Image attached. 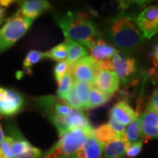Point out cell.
<instances>
[{
    "instance_id": "d6986e66",
    "label": "cell",
    "mask_w": 158,
    "mask_h": 158,
    "mask_svg": "<svg viewBox=\"0 0 158 158\" xmlns=\"http://www.w3.org/2000/svg\"><path fill=\"white\" fill-rule=\"evenodd\" d=\"M73 84L76 89L77 97L81 104L84 109H90L89 97L90 88L92 84L87 82L73 80Z\"/></svg>"
},
{
    "instance_id": "52a82bcc",
    "label": "cell",
    "mask_w": 158,
    "mask_h": 158,
    "mask_svg": "<svg viewBox=\"0 0 158 158\" xmlns=\"http://www.w3.org/2000/svg\"><path fill=\"white\" fill-rule=\"evenodd\" d=\"M136 23L144 39H151L158 34V5L147 7L136 18Z\"/></svg>"
},
{
    "instance_id": "3957f363",
    "label": "cell",
    "mask_w": 158,
    "mask_h": 158,
    "mask_svg": "<svg viewBox=\"0 0 158 158\" xmlns=\"http://www.w3.org/2000/svg\"><path fill=\"white\" fill-rule=\"evenodd\" d=\"M91 134L94 133H89L82 129L69 130L60 136L59 141L43 158H75Z\"/></svg>"
},
{
    "instance_id": "ba28073f",
    "label": "cell",
    "mask_w": 158,
    "mask_h": 158,
    "mask_svg": "<svg viewBox=\"0 0 158 158\" xmlns=\"http://www.w3.org/2000/svg\"><path fill=\"white\" fill-rule=\"evenodd\" d=\"M94 86L111 96L119 89L120 79L113 70H100Z\"/></svg>"
},
{
    "instance_id": "7a4b0ae2",
    "label": "cell",
    "mask_w": 158,
    "mask_h": 158,
    "mask_svg": "<svg viewBox=\"0 0 158 158\" xmlns=\"http://www.w3.org/2000/svg\"><path fill=\"white\" fill-rule=\"evenodd\" d=\"M54 19L62 30L65 39L72 40L89 48L97 40L98 28L88 15L68 12L64 14H56Z\"/></svg>"
},
{
    "instance_id": "4dcf8cb0",
    "label": "cell",
    "mask_w": 158,
    "mask_h": 158,
    "mask_svg": "<svg viewBox=\"0 0 158 158\" xmlns=\"http://www.w3.org/2000/svg\"><path fill=\"white\" fill-rule=\"evenodd\" d=\"M108 124H109L110 127L119 135H122L125 133L126 126H124V124H122L120 123V122H118L117 120H116L111 115H110L109 117Z\"/></svg>"
},
{
    "instance_id": "44dd1931",
    "label": "cell",
    "mask_w": 158,
    "mask_h": 158,
    "mask_svg": "<svg viewBox=\"0 0 158 158\" xmlns=\"http://www.w3.org/2000/svg\"><path fill=\"white\" fill-rule=\"evenodd\" d=\"M14 136H11L13 138L11 147L13 155L19 156L28 152L29 150L31 149L32 146L21 135H18L15 133H14Z\"/></svg>"
},
{
    "instance_id": "ffe728a7",
    "label": "cell",
    "mask_w": 158,
    "mask_h": 158,
    "mask_svg": "<svg viewBox=\"0 0 158 158\" xmlns=\"http://www.w3.org/2000/svg\"><path fill=\"white\" fill-rule=\"evenodd\" d=\"M110 94L105 93L92 85L90 88L89 97L90 109L103 106L110 100Z\"/></svg>"
},
{
    "instance_id": "f1b7e54d",
    "label": "cell",
    "mask_w": 158,
    "mask_h": 158,
    "mask_svg": "<svg viewBox=\"0 0 158 158\" xmlns=\"http://www.w3.org/2000/svg\"><path fill=\"white\" fill-rule=\"evenodd\" d=\"M144 141L145 140L143 138V139L139 140V141H136L135 143L130 144L129 149H127V152H126V155L130 157H134L138 156L141 153Z\"/></svg>"
},
{
    "instance_id": "277c9868",
    "label": "cell",
    "mask_w": 158,
    "mask_h": 158,
    "mask_svg": "<svg viewBox=\"0 0 158 158\" xmlns=\"http://www.w3.org/2000/svg\"><path fill=\"white\" fill-rule=\"evenodd\" d=\"M33 20L13 15L0 29V54L13 46L26 34Z\"/></svg>"
},
{
    "instance_id": "8d00e7d4",
    "label": "cell",
    "mask_w": 158,
    "mask_h": 158,
    "mask_svg": "<svg viewBox=\"0 0 158 158\" xmlns=\"http://www.w3.org/2000/svg\"><path fill=\"white\" fill-rule=\"evenodd\" d=\"M5 135H4V132L2 128L1 124H0V144L2 143V141L5 139Z\"/></svg>"
},
{
    "instance_id": "7c38bea8",
    "label": "cell",
    "mask_w": 158,
    "mask_h": 158,
    "mask_svg": "<svg viewBox=\"0 0 158 158\" xmlns=\"http://www.w3.org/2000/svg\"><path fill=\"white\" fill-rule=\"evenodd\" d=\"M23 105V96L15 91L7 90V95L0 102V114L12 116L19 113Z\"/></svg>"
},
{
    "instance_id": "1f68e13d",
    "label": "cell",
    "mask_w": 158,
    "mask_h": 158,
    "mask_svg": "<svg viewBox=\"0 0 158 158\" xmlns=\"http://www.w3.org/2000/svg\"><path fill=\"white\" fill-rule=\"evenodd\" d=\"M42 156L41 151L36 147H32L28 152L19 156H14L13 158H40Z\"/></svg>"
},
{
    "instance_id": "ab89813d",
    "label": "cell",
    "mask_w": 158,
    "mask_h": 158,
    "mask_svg": "<svg viewBox=\"0 0 158 158\" xmlns=\"http://www.w3.org/2000/svg\"><path fill=\"white\" fill-rule=\"evenodd\" d=\"M3 157V153H2V151L1 149V147H0V158H2Z\"/></svg>"
},
{
    "instance_id": "ac0fdd59",
    "label": "cell",
    "mask_w": 158,
    "mask_h": 158,
    "mask_svg": "<svg viewBox=\"0 0 158 158\" xmlns=\"http://www.w3.org/2000/svg\"><path fill=\"white\" fill-rule=\"evenodd\" d=\"M94 135L100 143L106 145L108 142L118 139L120 138L118 134L110 127L108 124H104L99 126L98 128L94 130Z\"/></svg>"
},
{
    "instance_id": "5bb4252c",
    "label": "cell",
    "mask_w": 158,
    "mask_h": 158,
    "mask_svg": "<svg viewBox=\"0 0 158 158\" xmlns=\"http://www.w3.org/2000/svg\"><path fill=\"white\" fill-rule=\"evenodd\" d=\"M130 143L126 137L125 133L118 139L108 142L104 147V155L106 158H122L126 155Z\"/></svg>"
},
{
    "instance_id": "e575fe53",
    "label": "cell",
    "mask_w": 158,
    "mask_h": 158,
    "mask_svg": "<svg viewBox=\"0 0 158 158\" xmlns=\"http://www.w3.org/2000/svg\"><path fill=\"white\" fill-rule=\"evenodd\" d=\"M13 2H14V1L12 0H0V6H2L4 7H8Z\"/></svg>"
},
{
    "instance_id": "d6a6232c",
    "label": "cell",
    "mask_w": 158,
    "mask_h": 158,
    "mask_svg": "<svg viewBox=\"0 0 158 158\" xmlns=\"http://www.w3.org/2000/svg\"><path fill=\"white\" fill-rule=\"evenodd\" d=\"M148 107L158 112V86L154 91Z\"/></svg>"
},
{
    "instance_id": "2e32d148",
    "label": "cell",
    "mask_w": 158,
    "mask_h": 158,
    "mask_svg": "<svg viewBox=\"0 0 158 158\" xmlns=\"http://www.w3.org/2000/svg\"><path fill=\"white\" fill-rule=\"evenodd\" d=\"M66 43L68 46V56L67 62L69 66L78 62L81 59L89 56V52L84 46L70 39H66Z\"/></svg>"
},
{
    "instance_id": "d4e9b609",
    "label": "cell",
    "mask_w": 158,
    "mask_h": 158,
    "mask_svg": "<svg viewBox=\"0 0 158 158\" xmlns=\"http://www.w3.org/2000/svg\"><path fill=\"white\" fill-rule=\"evenodd\" d=\"M45 57H46L45 52L31 50L26 56L24 60H23V65L25 68H30L32 65L37 64V62H39L40 61Z\"/></svg>"
},
{
    "instance_id": "6da1fadb",
    "label": "cell",
    "mask_w": 158,
    "mask_h": 158,
    "mask_svg": "<svg viewBox=\"0 0 158 158\" xmlns=\"http://www.w3.org/2000/svg\"><path fill=\"white\" fill-rule=\"evenodd\" d=\"M108 34L112 43L124 53L138 48L145 40L136 23V19L124 12L110 19Z\"/></svg>"
},
{
    "instance_id": "e0dca14e",
    "label": "cell",
    "mask_w": 158,
    "mask_h": 158,
    "mask_svg": "<svg viewBox=\"0 0 158 158\" xmlns=\"http://www.w3.org/2000/svg\"><path fill=\"white\" fill-rule=\"evenodd\" d=\"M104 147L105 145L97 139L94 134H91L88 136L83 149L87 158H101Z\"/></svg>"
},
{
    "instance_id": "484cf974",
    "label": "cell",
    "mask_w": 158,
    "mask_h": 158,
    "mask_svg": "<svg viewBox=\"0 0 158 158\" xmlns=\"http://www.w3.org/2000/svg\"><path fill=\"white\" fill-rule=\"evenodd\" d=\"M48 117L51 120V122L54 124L55 127H56L59 132V136L63 135L66 132L69 131L68 127H67L66 123H65V116L56 113H54L48 116Z\"/></svg>"
},
{
    "instance_id": "4fadbf2b",
    "label": "cell",
    "mask_w": 158,
    "mask_h": 158,
    "mask_svg": "<svg viewBox=\"0 0 158 158\" xmlns=\"http://www.w3.org/2000/svg\"><path fill=\"white\" fill-rule=\"evenodd\" d=\"M110 115L118 122L127 126L137 118V114L127 102L122 100L114 105Z\"/></svg>"
},
{
    "instance_id": "836d02e7",
    "label": "cell",
    "mask_w": 158,
    "mask_h": 158,
    "mask_svg": "<svg viewBox=\"0 0 158 158\" xmlns=\"http://www.w3.org/2000/svg\"><path fill=\"white\" fill-rule=\"evenodd\" d=\"M7 90L0 87V102L5 100V99L7 98Z\"/></svg>"
},
{
    "instance_id": "7402d4cb",
    "label": "cell",
    "mask_w": 158,
    "mask_h": 158,
    "mask_svg": "<svg viewBox=\"0 0 158 158\" xmlns=\"http://www.w3.org/2000/svg\"><path fill=\"white\" fill-rule=\"evenodd\" d=\"M125 135L130 143L139 141L140 137L142 136L141 115L138 116L137 118L129 124L125 131Z\"/></svg>"
},
{
    "instance_id": "4316f807",
    "label": "cell",
    "mask_w": 158,
    "mask_h": 158,
    "mask_svg": "<svg viewBox=\"0 0 158 158\" xmlns=\"http://www.w3.org/2000/svg\"><path fill=\"white\" fill-rule=\"evenodd\" d=\"M64 100H66L68 102V104L72 106V108H77V109L79 110L84 109L80 101H79L78 97H77L76 89H75V86L73 84L72 86H71L70 90H69L68 93L64 97Z\"/></svg>"
},
{
    "instance_id": "f546056e",
    "label": "cell",
    "mask_w": 158,
    "mask_h": 158,
    "mask_svg": "<svg viewBox=\"0 0 158 158\" xmlns=\"http://www.w3.org/2000/svg\"><path fill=\"white\" fill-rule=\"evenodd\" d=\"M12 142H13V138L9 136V137H5L2 143H1V149L2 151L3 155L8 158H13L14 157L12 152Z\"/></svg>"
},
{
    "instance_id": "8fae6325",
    "label": "cell",
    "mask_w": 158,
    "mask_h": 158,
    "mask_svg": "<svg viewBox=\"0 0 158 158\" xmlns=\"http://www.w3.org/2000/svg\"><path fill=\"white\" fill-rule=\"evenodd\" d=\"M65 123L68 130L82 129L89 133H94V128L91 125L87 116L82 110L72 108L68 115L65 116Z\"/></svg>"
},
{
    "instance_id": "9a60e30c",
    "label": "cell",
    "mask_w": 158,
    "mask_h": 158,
    "mask_svg": "<svg viewBox=\"0 0 158 158\" xmlns=\"http://www.w3.org/2000/svg\"><path fill=\"white\" fill-rule=\"evenodd\" d=\"M89 49L92 57L96 61L110 59L118 52L117 49L114 48L113 45L108 44L102 39L97 40Z\"/></svg>"
},
{
    "instance_id": "83f0119b",
    "label": "cell",
    "mask_w": 158,
    "mask_h": 158,
    "mask_svg": "<svg viewBox=\"0 0 158 158\" xmlns=\"http://www.w3.org/2000/svg\"><path fill=\"white\" fill-rule=\"evenodd\" d=\"M69 70V64L67 62V61H62L59 62L56 64L54 68V76L56 78V81L58 84L61 82L63 77L67 73Z\"/></svg>"
},
{
    "instance_id": "9c48e42d",
    "label": "cell",
    "mask_w": 158,
    "mask_h": 158,
    "mask_svg": "<svg viewBox=\"0 0 158 158\" xmlns=\"http://www.w3.org/2000/svg\"><path fill=\"white\" fill-rule=\"evenodd\" d=\"M142 136L147 141L158 138V112L147 107L141 115Z\"/></svg>"
},
{
    "instance_id": "f35d334b",
    "label": "cell",
    "mask_w": 158,
    "mask_h": 158,
    "mask_svg": "<svg viewBox=\"0 0 158 158\" xmlns=\"http://www.w3.org/2000/svg\"><path fill=\"white\" fill-rule=\"evenodd\" d=\"M5 14V8L0 7V17H3Z\"/></svg>"
},
{
    "instance_id": "d590c367",
    "label": "cell",
    "mask_w": 158,
    "mask_h": 158,
    "mask_svg": "<svg viewBox=\"0 0 158 158\" xmlns=\"http://www.w3.org/2000/svg\"><path fill=\"white\" fill-rule=\"evenodd\" d=\"M153 52L155 58H158V43L155 44L153 47Z\"/></svg>"
},
{
    "instance_id": "30bf717a",
    "label": "cell",
    "mask_w": 158,
    "mask_h": 158,
    "mask_svg": "<svg viewBox=\"0 0 158 158\" xmlns=\"http://www.w3.org/2000/svg\"><path fill=\"white\" fill-rule=\"evenodd\" d=\"M51 8L50 3L43 0L25 1L21 4V7L15 15L34 20L45 11Z\"/></svg>"
},
{
    "instance_id": "60d3db41",
    "label": "cell",
    "mask_w": 158,
    "mask_h": 158,
    "mask_svg": "<svg viewBox=\"0 0 158 158\" xmlns=\"http://www.w3.org/2000/svg\"><path fill=\"white\" fill-rule=\"evenodd\" d=\"M3 21H4V19H3V17H0V25L2 24V23L3 22Z\"/></svg>"
},
{
    "instance_id": "8992f818",
    "label": "cell",
    "mask_w": 158,
    "mask_h": 158,
    "mask_svg": "<svg viewBox=\"0 0 158 158\" xmlns=\"http://www.w3.org/2000/svg\"><path fill=\"white\" fill-rule=\"evenodd\" d=\"M113 71L122 83L129 82L137 73L138 67L135 59L127 53L117 52L111 59Z\"/></svg>"
},
{
    "instance_id": "cb8c5ba5",
    "label": "cell",
    "mask_w": 158,
    "mask_h": 158,
    "mask_svg": "<svg viewBox=\"0 0 158 158\" xmlns=\"http://www.w3.org/2000/svg\"><path fill=\"white\" fill-rule=\"evenodd\" d=\"M73 84V78L68 70L67 73L63 77L61 82L59 84V89L57 90V94H58L59 98L64 99L66 94L68 93Z\"/></svg>"
},
{
    "instance_id": "603a6c76",
    "label": "cell",
    "mask_w": 158,
    "mask_h": 158,
    "mask_svg": "<svg viewBox=\"0 0 158 158\" xmlns=\"http://www.w3.org/2000/svg\"><path fill=\"white\" fill-rule=\"evenodd\" d=\"M46 57L52 59L53 60L62 62L68 58V46L66 43H62L57 45L48 52H45Z\"/></svg>"
},
{
    "instance_id": "74e56055",
    "label": "cell",
    "mask_w": 158,
    "mask_h": 158,
    "mask_svg": "<svg viewBox=\"0 0 158 158\" xmlns=\"http://www.w3.org/2000/svg\"><path fill=\"white\" fill-rule=\"evenodd\" d=\"M153 64L155 67L158 71V58H154L153 59Z\"/></svg>"
},
{
    "instance_id": "5b68a950",
    "label": "cell",
    "mask_w": 158,
    "mask_h": 158,
    "mask_svg": "<svg viewBox=\"0 0 158 158\" xmlns=\"http://www.w3.org/2000/svg\"><path fill=\"white\" fill-rule=\"evenodd\" d=\"M69 71L73 80L87 82L94 86L96 77L100 70L95 59L87 56L70 65Z\"/></svg>"
}]
</instances>
